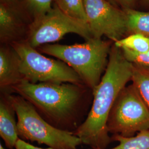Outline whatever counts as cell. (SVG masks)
<instances>
[{
    "label": "cell",
    "instance_id": "6da1fadb",
    "mask_svg": "<svg viewBox=\"0 0 149 149\" xmlns=\"http://www.w3.org/2000/svg\"><path fill=\"white\" fill-rule=\"evenodd\" d=\"M16 93L30 102L44 119L55 128L74 132L85 121L93 97L85 85L72 83L32 84L22 80L12 86Z\"/></svg>",
    "mask_w": 149,
    "mask_h": 149
},
{
    "label": "cell",
    "instance_id": "7a4b0ae2",
    "mask_svg": "<svg viewBox=\"0 0 149 149\" xmlns=\"http://www.w3.org/2000/svg\"><path fill=\"white\" fill-rule=\"evenodd\" d=\"M133 64L120 48L112 45L106 69L93 91V100L85 120L73 134L92 148L106 149L112 142L107 127L109 114L120 92L131 81Z\"/></svg>",
    "mask_w": 149,
    "mask_h": 149
},
{
    "label": "cell",
    "instance_id": "3957f363",
    "mask_svg": "<svg viewBox=\"0 0 149 149\" xmlns=\"http://www.w3.org/2000/svg\"><path fill=\"white\" fill-rule=\"evenodd\" d=\"M112 46L110 42L92 38L82 44H48L38 49L40 53L55 57L68 65L93 92L106 71Z\"/></svg>",
    "mask_w": 149,
    "mask_h": 149
},
{
    "label": "cell",
    "instance_id": "277c9868",
    "mask_svg": "<svg viewBox=\"0 0 149 149\" xmlns=\"http://www.w3.org/2000/svg\"><path fill=\"white\" fill-rule=\"evenodd\" d=\"M7 93L16 112L18 136L22 140L45 144L55 149H77L82 144L72 132L55 128L47 122L22 96Z\"/></svg>",
    "mask_w": 149,
    "mask_h": 149
},
{
    "label": "cell",
    "instance_id": "5b68a950",
    "mask_svg": "<svg viewBox=\"0 0 149 149\" xmlns=\"http://www.w3.org/2000/svg\"><path fill=\"white\" fill-rule=\"evenodd\" d=\"M18 56L23 80L32 84L72 83L84 85L80 76L61 60L50 59L38 52L26 40L11 44Z\"/></svg>",
    "mask_w": 149,
    "mask_h": 149
},
{
    "label": "cell",
    "instance_id": "8992f818",
    "mask_svg": "<svg viewBox=\"0 0 149 149\" xmlns=\"http://www.w3.org/2000/svg\"><path fill=\"white\" fill-rule=\"evenodd\" d=\"M109 133L124 137L149 130V109L134 86H126L119 93L107 119Z\"/></svg>",
    "mask_w": 149,
    "mask_h": 149
},
{
    "label": "cell",
    "instance_id": "52a82bcc",
    "mask_svg": "<svg viewBox=\"0 0 149 149\" xmlns=\"http://www.w3.org/2000/svg\"><path fill=\"white\" fill-rule=\"evenodd\" d=\"M68 33H75L86 40L92 38L87 24L66 16L55 4L46 15L34 19L28 26L26 41L33 48L61 40Z\"/></svg>",
    "mask_w": 149,
    "mask_h": 149
},
{
    "label": "cell",
    "instance_id": "ba28073f",
    "mask_svg": "<svg viewBox=\"0 0 149 149\" xmlns=\"http://www.w3.org/2000/svg\"><path fill=\"white\" fill-rule=\"evenodd\" d=\"M84 3L92 38L106 36L116 42L129 33L127 16L123 10L107 0H84Z\"/></svg>",
    "mask_w": 149,
    "mask_h": 149
},
{
    "label": "cell",
    "instance_id": "9c48e42d",
    "mask_svg": "<svg viewBox=\"0 0 149 149\" xmlns=\"http://www.w3.org/2000/svg\"><path fill=\"white\" fill-rule=\"evenodd\" d=\"M26 22L18 7L0 4V39L2 44L23 41L27 35Z\"/></svg>",
    "mask_w": 149,
    "mask_h": 149
},
{
    "label": "cell",
    "instance_id": "30bf717a",
    "mask_svg": "<svg viewBox=\"0 0 149 149\" xmlns=\"http://www.w3.org/2000/svg\"><path fill=\"white\" fill-rule=\"evenodd\" d=\"M23 80L19 71L18 56L11 44L0 48V88L8 93L11 87Z\"/></svg>",
    "mask_w": 149,
    "mask_h": 149
},
{
    "label": "cell",
    "instance_id": "8fae6325",
    "mask_svg": "<svg viewBox=\"0 0 149 149\" xmlns=\"http://www.w3.org/2000/svg\"><path fill=\"white\" fill-rule=\"evenodd\" d=\"M16 112L7 93L1 92L0 100V135L6 146L9 149L15 148L19 139L15 119Z\"/></svg>",
    "mask_w": 149,
    "mask_h": 149
},
{
    "label": "cell",
    "instance_id": "7c38bea8",
    "mask_svg": "<svg viewBox=\"0 0 149 149\" xmlns=\"http://www.w3.org/2000/svg\"><path fill=\"white\" fill-rule=\"evenodd\" d=\"M128 19V33L140 34L149 37V12L133 8L124 10Z\"/></svg>",
    "mask_w": 149,
    "mask_h": 149
},
{
    "label": "cell",
    "instance_id": "4fadbf2b",
    "mask_svg": "<svg viewBox=\"0 0 149 149\" xmlns=\"http://www.w3.org/2000/svg\"><path fill=\"white\" fill-rule=\"evenodd\" d=\"M112 141H118L119 144L109 149H149V130L141 131L136 136L124 137L118 134H114L111 136ZM93 149H101L94 148Z\"/></svg>",
    "mask_w": 149,
    "mask_h": 149
},
{
    "label": "cell",
    "instance_id": "5bb4252c",
    "mask_svg": "<svg viewBox=\"0 0 149 149\" xmlns=\"http://www.w3.org/2000/svg\"><path fill=\"white\" fill-rule=\"evenodd\" d=\"M133 65L132 84L149 109V67Z\"/></svg>",
    "mask_w": 149,
    "mask_h": 149
},
{
    "label": "cell",
    "instance_id": "9a60e30c",
    "mask_svg": "<svg viewBox=\"0 0 149 149\" xmlns=\"http://www.w3.org/2000/svg\"><path fill=\"white\" fill-rule=\"evenodd\" d=\"M54 1L55 5L66 16L87 24L84 0H54Z\"/></svg>",
    "mask_w": 149,
    "mask_h": 149
},
{
    "label": "cell",
    "instance_id": "2e32d148",
    "mask_svg": "<svg viewBox=\"0 0 149 149\" xmlns=\"http://www.w3.org/2000/svg\"><path fill=\"white\" fill-rule=\"evenodd\" d=\"M120 49H125L135 53L144 54L149 50V37L140 34H131L114 42Z\"/></svg>",
    "mask_w": 149,
    "mask_h": 149
},
{
    "label": "cell",
    "instance_id": "e0dca14e",
    "mask_svg": "<svg viewBox=\"0 0 149 149\" xmlns=\"http://www.w3.org/2000/svg\"><path fill=\"white\" fill-rule=\"evenodd\" d=\"M54 0H22L23 5L32 15L33 20L46 15L52 8Z\"/></svg>",
    "mask_w": 149,
    "mask_h": 149
},
{
    "label": "cell",
    "instance_id": "ac0fdd59",
    "mask_svg": "<svg viewBox=\"0 0 149 149\" xmlns=\"http://www.w3.org/2000/svg\"><path fill=\"white\" fill-rule=\"evenodd\" d=\"M121 49L125 58L132 64L149 67V50L145 53L138 54L127 49Z\"/></svg>",
    "mask_w": 149,
    "mask_h": 149
},
{
    "label": "cell",
    "instance_id": "d6986e66",
    "mask_svg": "<svg viewBox=\"0 0 149 149\" xmlns=\"http://www.w3.org/2000/svg\"><path fill=\"white\" fill-rule=\"evenodd\" d=\"M113 5L122 10L132 8L135 0H107Z\"/></svg>",
    "mask_w": 149,
    "mask_h": 149
},
{
    "label": "cell",
    "instance_id": "ffe728a7",
    "mask_svg": "<svg viewBox=\"0 0 149 149\" xmlns=\"http://www.w3.org/2000/svg\"><path fill=\"white\" fill-rule=\"evenodd\" d=\"M15 149H55L51 148H49L47 149H43V148H40L38 147H36L35 146H33L31 144H29L25 141L22 140L19 138L17 141V143L15 146Z\"/></svg>",
    "mask_w": 149,
    "mask_h": 149
},
{
    "label": "cell",
    "instance_id": "44dd1931",
    "mask_svg": "<svg viewBox=\"0 0 149 149\" xmlns=\"http://www.w3.org/2000/svg\"><path fill=\"white\" fill-rule=\"evenodd\" d=\"M1 3L19 7L17 0H1Z\"/></svg>",
    "mask_w": 149,
    "mask_h": 149
},
{
    "label": "cell",
    "instance_id": "7402d4cb",
    "mask_svg": "<svg viewBox=\"0 0 149 149\" xmlns=\"http://www.w3.org/2000/svg\"><path fill=\"white\" fill-rule=\"evenodd\" d=\"M143 1L145 4H147V5H149V0H143Z\"/></svg>",
    "mask_w": 149,
    "mask_h": 149
},
{
    "label": "cell",
    "instance_id": "603a6c76",
    "mask_svg": "<svg viewBox=\"0 0 149 149\" xmlns=\"http://www.w3.org/2000/svg\"><path fill=\"white\" fill-rule=\"evenodd\" d=\"M0 149H5L3 148V146H2V145L1 143L0 144Z\"/></svg>",
    "mask_w": 149,
    "mask_h": 149
}]
</instances>
